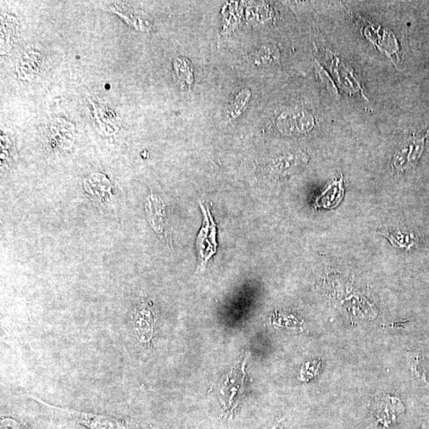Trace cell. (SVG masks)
I'll list each match as a JSON object with an SVG mask.
<instances>
[{"label":"cell","instance_id":"obj_4","mask_svg":"<svg viewBox=\"0 0 429 429\" xmlns=\"http://www.w3.org/2000/svg\"><path fill=\"white\" fill-rule=\"evenodd\" d=\"M313 116L303 110L283 113L277 120V127L286 133H305L313 128Z\"/></svg>","mask_w":429,"mask_h":429},{"label":"cell","instance_id":"obj_1","mask_svg":"<svg viewBox=\"0 0 429 429\" xmlns=\"http://www.w3.org/2000/svg\"><path fill=\"white\" fill-rule=\"evenodd\" d=\"M30 396L36 400L39 404L44 406L52 414L64 419L74 421L78 424L85 426L89 429H127L124 420L117 417L104 415L86 413L70 409L59 408L58 406L50 405L36 396L30 394Z\"/></svg>","mask_w":429,"mask_h":429},{"label":"cell","instance_id":"obj_13","mask_svg":"<svg viewBox=\"0 0 429 429\" xmlns=\"http://www.w3.org/2000/svg\"><path fill=\"white\" fill-rule=\"evenodd\" d=\"M1 424L2 429H22L18 422L10 419H2Z\"/></svg>","mask_w":429,"mask_h":429},{"label":"cell","instance_id":"obj_14","mask_svg":"<svg viewBox=\"0 0 429 429\" xmlns=\"http://www.w3.org/2000/svg\"><path fill=\"white\" fill-rule=\"evenodd\" d=\"M280 428H280V426H275L274 428H270V429H280Z\"/></svg>","mask_w":429,"mask_h":429},{"label":"cell","instance_id":"obj_7","mask_svg":"<svg viewBox=\"0 0 429 429\" xmlns=\"http://www.w3.org/2000/svg\"><path fill=\"white\" fill-rule=\"evenodd\" d=\"M343 179H336L332 181L325 188V191L317 197L316 206L322 209H333L341 202L343 198Z\"/></svg>","mask_w":429,"mask_h":429},{"label":"cell","instance_id":"obj_9","mask_svg":"<svg viewBox=\"0 0 429 429\" xmlns=\"http://www.w3.org/2000/svg\"><path fill=\"white\" fill-rule=\"evenodd\" d=\"M175 76L182 88H188L193 82V68L186 58H177L175 61Z\"/></svg>","mask_w":429,"mask_h":429},{"label":"cell","instance_id":"obj_3","mask_svg":"<svg viewBox=\"0 0 429 429\" xmlns=\"http://www.w3.org/2000/svg\"><path fill=\"white\" fill-rule=\"evenodd\" d=\"M200 209L204 213V221L202 229L199 232L197 241V250L200 260V269L207 266L209 260L216 252V225L210 210L206 209L202 202Z\"/></svg>","mask_w":429,"mask_h":429},{"label":"cell","instance_id":"obj_8","mask_svg":"<svg viewBox=\"0 0 429 429\" xmlns=\"http://www.w3.org/2000/svg\"><path fill=\"white\" fill-rule=\"evenodd\" d=\"M86 191L94 200L105 204L110 197L111 184L102 175H93L85 183Z\"/></svg>","mask_w":429,"mask_h":429},{"label":"cell","instance_id":"obj_11","mask_svg":"<svg viewBox=\"0 0 429 429\" xmlns=\"http://www.w3.org/2000/svg\"><path fill=\"white\" fill-rule=\"evenodd\" d=\"M280 57L278 49L274 47H264L258 49L252 55L253 63L257 65H266L276 60Z\"/></svg>","mask_w":429,"mask_h":429},{"label":"cell","instance_id":"obj_2","mask_svg":"<svg viewBox=\"0 0 429 429\" xmlns=\"http://www.w3.org/2000/svg\"><path fill=\"white\" fill-rule=\"evenodd\" d=\"M428 133L414 135L406 138L395 152L393 165L398 172L413 169L420 160L426 146Z\"/></svg>","mask_w":429,"mask_h":429},{"label":"cell","instance_id":"obj_5","mask_svg":"<svg viewBox=\"0 0 429 429\" xmlns=\"http://www.w3.org/2000/svg\"><path fill=\"white\" fill-rule=\"evenodd\" d=\"M146 213L149 225L154 231L168 238L165 233L168 220L163 200L154 195H149L146 202Z\"/></svg>","mask_w":429,"mask_h":429},{"label":"cell","instance_id":"obj_6","mask_svg":"<svg viewBox=\"0 0 429 429\" xmlns=\"http://www.w3.org/2000/svg\"><path fill=\"white\" fill-rule=\"evenodd\" d=\"M154 323V313L146 303H142L136 309L133 330L139 341L148 342L152 337Z\"/></svg>","mask_w":429,"mask_h":429},{"label":"cell","instance_id":"obj_12","mask_svg":"<svg viewBox=\"0 0 429 429\" xmlns=\"http://www.w3.org/2000/svg\"><path fill=\"white\" fill-rule=\"evenodd\" d=\"M385 236L389 238L395 247L410 249L419 243V238L414 233L397 232L394 234V236L389 234L388 235L386 234Z\"/></svg>","mask_w":429,"mask_h":429},{"label":"cell","instance_id":"obj_10","mask_svg":"<svg viewBox=\"0 0 429 429\" xmlns=\"http://www.w3.org/2000/svg\"><path fill=\"white\" fill-rule=\"evenodd\" d=\"M252 92L248 88L241 89L234 97L227 109V114L232 120L237 119L241 116L244 110L247 108Z\"/></svg>","mask_w":429,"mask_h":429}]
</instances>
